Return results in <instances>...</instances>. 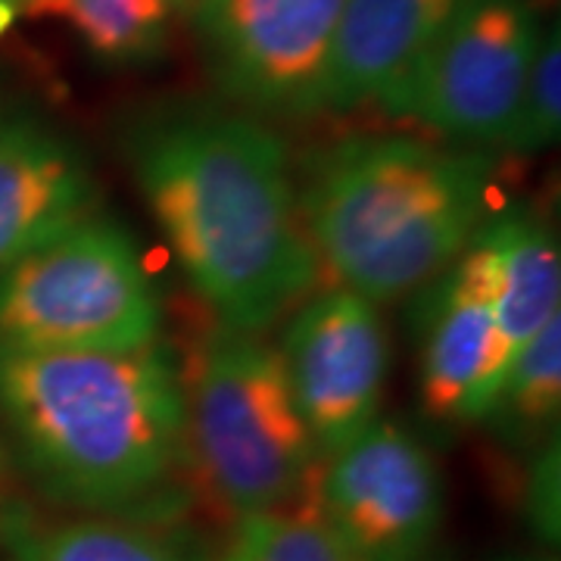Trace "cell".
Listing matches in <instances>:
<instances>
[{
	"mask_svg": "<svg viewBox=\"0 0 561 561\" xmlns=\"http://www.w3.org/2000/svg\"><path fill=\"white\" fill-rule=\"evenodd\" d=\"M147 209L221 324L265 334L319 284L284 140L247 113L175 110L128 144Z\"/></svg>",
	"mask_w": 561,
	"mask_h": 561,
	"instance_id": "1",
	"label": "cell"
},
{
	"mask_svg": "<svg viewBox=\"0 0 561 561\" xmlns=\"http://www.w3.org/2000/svg\"><path fill=\"white\" fill-rule=\"evenodd\" d=\"M181 375L165 343L0 346V419L28 478L66 512L172 522L187 471Z\"/></svg>",
	"mask_w": 561,
	"mask_h": 561,
	"instance_id": "2",
	"label": "cell"
},
{
	"mask_svg": "<svg viewBox=\"0 0 561 561\" xmlns=\"http://www.w3.org/2000/svg\"><path fill=\"white\" fill-rule=\"evenodd\" d=\"M496 160L405 135H353L309 165L300 213L319 268L381 306L437 280L481 231Z\"/></svg>",
	"mask_w": 561,
	"mask_h": 561,
	"instance_id": "3",
	"label": "cell"
},
{
	"mask_svg": "<svg viewBox=\"0 0 561 561\" xmlns=\"http://www.w3.org/2000/svg\"><path fill=\"white\" fill-rule=\"evenodd\" d=\"M181 378L187 471L206 500L234 522L312 502L321 456L278 346L219 321Z\"/></svg>",
	"mask_w": 561,
	"mask_h": 561,
	"instance_id": "4",
	"label": "cell"
},
{
	"mask_svg": "<svg viewBox=\"0 0 561 561\" xmlns=\"http://www.w3.org/2000/svg\"><path fill=\"white\" fill-rule=\"evenodd\" d=\"M162 306L131 234L91 213L0 272V346L138 350L160 343Z\"/></svg>",
	"mask_w": 561,
	"mask_h": 561,
	"instance_id": "5",
	"label": "cell"
},
{
	"mask_svg": "<svg viewBox=\"0 0 561 561\" xmlns=\"http://www.w3.org/2000/svg\"><path fill=\"white\" fill-rule=\"evenodd\" d=\"M540 32L527 0H461L383 110L446 138L500 147Z\"/></svg>",
	"mask_w": 561,
	"mask_h": 561,
	"instance_id": "6",
	"label": "cell"
},
{
	"mask_svg": "<svg viewBox=\"0 0 561 561\" xmlns=\"http://www.w3.org/2000/svg\"><path fill=\"white\" fill-rule=\"evenodd\" d=\"M316 512L353 561H434L446 496L427 446L400 421L375 419L324 456Z\"/></svg>",
	"mask_w": 561,
	"mask_h": 561,
	"instance_id": "7",
	"label": "cell"
},
{
	"mask_svg": "<svg viewBox=\"0 0 561 561\" xmlns=\"http://www.w3.org/2000/svg\"><path fill=\"white\" fill-rule=\"evenodd\" d=\"M346 0H197V28L219 84L272 116L321 110L328 57Z\"/></svg>",
	"mask_w": 561,
	"mask_h": 561,
	"instance_id": "8",
	"label": "cell"
},
{
	"mask_svg": "<svg viewBox=\"0 0 561 561\" xmlns=\"http://www.w3.org/2000/svg\"><path fill=\"white\" fill-rule=\"evenodd\" d=\"M278 353L321 459L378 419L390 343L375 302L346 287L306 297L290 312Z\"/></svg>",
	"mask_w": 561,
	"mask_h": 561,
	"instance_id": "9",
	"label": "cell"
},
{
	"mask_svg": "<svg viewBox=\"0 0 561 561\" xmlns=\"http://www.w3.org/2000/svg\"><path fill=\"white\" fill-rule=\"evenodd\" d=\"M421 302V412L443 431L481 421L512 350L496 321L500 253L478 231Z\"/></svg>",
	"mask_w": 561,
	"mask_h": 561,
	"instance_id": "10",
	"label": "cell"
},
{
	"mask_svg": "<svg viewBox=\"0 0 561 561\" xmlns=\"http://www.w3.org/2000/svg\"><path fill=\"white\" fill-rule=\"evenodd\" d=\"M98 213V181L79 147L38 119L0 122V272Z\"/></svg>",
	"mask_w": 561,
	"mask_h": 561,
	"instance_id": "11",
	"label": "cell"
},
{
	"mask_svg": "<svg viewBox=\"0 0 561 561\" xmlns=\"http://www.w3.org/2000/svg\"><path fill=\"white\" fill-rule=\"evenodd\" d=\"M461 0H346L337 20L321 110L381 103L409 79Z\"/></svg>",
	"mask_w": 561,
	"mask_h": 561,
	"instance_id": "12",
	"label": "cell"
},
{
	"mask_svg": "<svg viewBox=\"0 0 561 561\" xmlns=\"http://www.w3.org/2000/svg\"><path fill=\"white\" fill-rule=\"evenodd\" d=\"M7 561H206L172 522L128 515H47L32 502H0Z\"/></svg>",
	"mask_w": 561,
	"mask_h": 561,
	"instance_id": "13",
	"label": "cell"
},
{
	"mask_svg": "<svg viewBox=\"0 0 561 561\" xmlns=\"http://www.w3.org/2000/svg\"><path fill=\"white\" fill-rule=\"evenodd\" d=\"M481 231L500 253L496 321L508 350L518 353L546 321L561 316L559 241L530 206L505 209Z\"/></svg>",
	"mask_w": 561,
	"mask_h": 561,
	"instance_id": "14",
	"label": "cell"
},
{
	"mask_svg": "<svg viewBox=\"0 0 561 561\" xmlns=\"http://www.w3.org/2000/svg\"><path fill=\"white\" fill-rule=\"evenodd\" d=\"M559 409L561 316H556L512 356L481 421L502 443L530 446L559 434Z\"/></svg>",
	"mask_w": 561,
	"mask_h": 561,
	"instance_id": "15",
	"label": "cell"
},
{
	"mask_svg": "<svg viewBox=\"0 0 561 561\" xmlns=\"http://www.w3.org/2000/svg\"><path fill=\"white\" fill-rule=\"evenodd\" d=\"M25 16L62 20L106 60H138L160 47L172 0H20Z\"/></svg>",
	"mask_w": 561,
	"mask_h": 561,
	"instance_id": "16",
	"label": "cell"
},
{
	"mask_svg": "<svg viewBox=\"0 0 561 561\" xmlns=\"http://www.w3.org/2000/svg\"><path fill=\"white\" fill-rule=\"evenodd\" d=\"M219 561H353L321 522L316 502L234 522V537Z\"/></svg>",
	"mask_w": 561,
	"mask_h": 561,
	"instance_id": "17",
	"label": "cell"
},
{
	"mask_svg": "<svg viewBox=\"0 0 561 561\" xmlns=\"http://www.w3.org/2000/svg\"><path fill=\"white\" fill-rule=\"evenodd\" d=\"M561 128V38L559 22L540 32L534 60L524 79L515 116L508 122L500 147L512 153H540L559 140Z\"/></svg>",
	"mask_w": 561,
	"mask_h": 561,
	"instance_id": "18",
	"label": "cell"
},
{
	"mask_svg": "<svg viewBox=\"0 0 561 561\" xmlns=\"http://www.w3.org/2000/svg\"><path fill=\"white\" fill-rule=\"evenodd\" d=\"M20 13V7H16V0H0V32L13 22V16Z\"/></svg>",
	"mask_w": 561,
	"mask_h": 561,
	"instance_id": "19",
	"label": "cell"
},
{
	"mask_svg": "<svg viewBox=\"0 0 561 561\" xmlns=\"http://www.w3.org/2000/svg\"><path fill=\"white\" fill-rule=\"evenodd\" d=\"M496 561H556L552 556H505V559Z\"/></svg>",
	"mask_w": 561,
	"mask_h": 561,
	"instance_id": "20",
	"label": "cell"
},
{
	"mask_svg": "<svg viewBox=\"0 0 561 561\" xmlns=\"http://www.w3.org/2000/svg\"><path fill=\"white\" fill-rule=\"evenodd\" d=\"M3 483H7V456H3V449H0V502L7 500V496H3Z\"/></svg>",
	"mask_w": 561,
	"mask_h": 561,
	"instance_id": "21",
	"label": "cell"
},
{
	"mask_svg": "<svg viewBox=\"0 0 561 561\" xmlns=\"http://www.w3.org/2000/svg\"><path fill=\"white\" fill-rule=\"evenodd\" d=\"M175 3H181V7H191V3H197V0H175Z\"/></svg>",
	"mask_w": 561,
	"mask_h": 561,
	"instance_id": "22",
	"label": "cell"
},
{
	"mask_svg": "<svg viewBox=\"0 0 561 561\" xmlns=\"http://www.w3.org/2000/svg\"><path fill=\"white\" fill-rule=\"evenodd\" d=\"M16 3H20V0H16Z\"/></svg>",
	"mask_w": 561,
	"mask_h": 561,
	"instance_id": "23",
	"label": "cell"
}]
</instances>
